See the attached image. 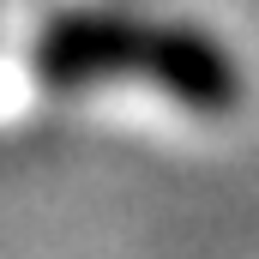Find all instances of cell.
<instances>
[{"mask_svg": "<svg viewBox=\"0 0 259 259\" xmlns=\"http://www.w3.org/2000/svg\"><path fill=\"white\" fill-rule=\"evenodd\" d=\"M30 66L49 91L151 84L187 115H229L247 91L241 61L199 24H157L127 12H61L42 24Z\"/></svg>", "mask_w": 259, "mask_h": 259, "instance_id": "1", "label": "cell"}]
</instances>
